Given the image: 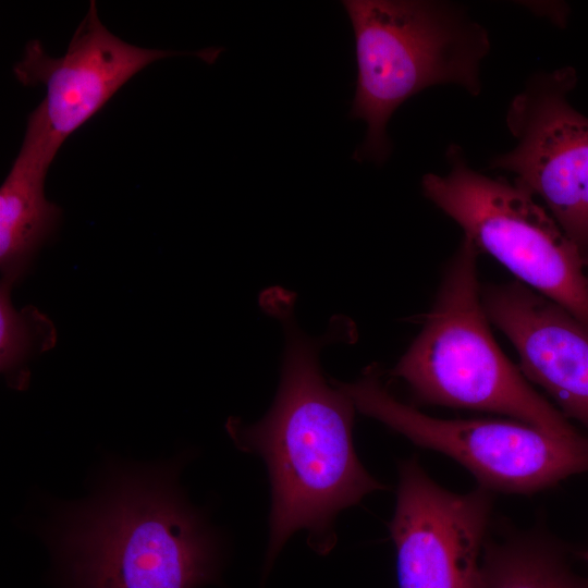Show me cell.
Returning <instances> with one entry per match:
<instances>
[{
	"label": "cell",
	"instance_id": "8fae6325",
	"mask_svg": "<svg viewBox=\"0 0 588 588\" xmlns=\"http://www.w3.org/2000/svg\"><path fill=\"white\" fill-rule=\"evenodd\" d=\"M59 147L41 102L29 115L22 148L0 188V266L13 285L54 232L61 211L46 199L44 182Z\"/></svg>",
	"mask_w": 588,
	"mask_h": 588
},
{
	"label": "cell",
	"instance_id": "52a82bcc",
	"mask_svg": "<svg viewBox=\"0 0 588 588\" xmlns=\"http://www.w3.org/2000/svg\"><path fill=\"white\" fill-rule=\"evenodd\" d=\"M572 66L532 75L511 101L506 126L516 145L490 161L539 196L565 234L588 255V118L568 101Z\"/></svg>",
	"mask_w": 588,
	"mask_h": 588
},
{
	"label": "cell",
	"instance_id": "277c9868",
	"mask_svg": "<svg viewBox=\"0 0 588 588\" xmlns=\"http://www.w3.org/2000/svg\"><path fill=\"white\" fill-rule=\"evenodd\" d=\"M355 36L357 83L350 117L367 123L357 161L384 162L393 112L427 87L454 84L481 90L480 68L490 50L486 28L461 4L425 0L342 2Z\"/></svg>",
	"mask_w": 588,
	"mask_h": 588
},
{
	"label": "cell",
	"instance_id": "9a60e30c",
	"mask_svg": "<svg viewBox=\"0 0 588 588\" xmlns=\"http://www.w3.org/2000/svg\"><path fill=\"white\" fill-rule=\"evenodd\" d=\"M584 560L588 563V550L584 553Z\"/></svg>",
	"mask_w": 588,
	"mask_h": 588
},
{
	"label": "cell",
	"instance_id": "30bf717a",
	"mask_svg": "<svg viewBox=\"0 0 588 588\" xmlns=\"http://www.w3.org/2000/svg\"><path fill=\"white\" fill-rule=\"evenodd\" d=\"M481 301L526 379L588 428V326L518 280L481 285Z\"/></svg>",
	"mask_w": 588,
	"mask_h": 588
},
{
	"label": "cell",
	"instance_id": "7a4b0ae2",
	"mask_svg": "<svg viewBox=\"0 0 588 588\" xmlns=\"http://www.w3.org/2000/svg\"><path fill=\"white\" fill-rule=\"evenodd\" d=\"M219 542L167 480L125 477L61 540L60 588H203L220 581Z\"/></svg>",
	"mask_w": 588,
	"mask_h": 588
},
{
	"label": "cell",
	"instance_id": "9c48e42d",
	"mask_svg": "<svg viewBox=\"0 0 588 588\" xmlns=\"http://www.w3.org/2000/svg\"><path fill=\"white\" fill-rule=\"evenodd\" d=\"M222 51L197 52L146 49L112 35L100 22L95 1L60 58L48 56L40 41L27 42L23 59L13 72L26 86L44 84L46 108L53 142L62 143L97 111L133 75L148 64L173 56L194 54L212 63Z\"/></svg>",
	"mask_w": 588,
	"mask_h": 588
},
{
	"label": "cell",
	"instance_id": "6da1fadb",
	"mask_svg": "<svg viewBox=\"0 0 588 588\" xmlns=\"http://www.w3.org/2000/svg\"><path fill=\"white\" fill-rule=\"evenodd\" d=\"M262 308L277 317L285 331L281 381L273 404L257 422L230 417L225 430L243 452L259 455L271 486L269 540L264 576L279 552L297 531L319 554L336 543L338 514L369 493L385 487L360 463L353 443L355 405L335 381L324 380L320 348L344 336L346 323L320 339L301 331L290 292L273 287L261 294Z\"/></svg>",
	"mask_w": 588,
	"mask_h": 588
},
{
	"label": "cell",
	"instance_id": "3957f363",
	"mask_svg": "<svg viewBox=\"0 0 588 588\" xmlns=\"http://www.w3.org/2000/svg\"><path fill=\"white\" fill-rule=\"evenodd\" d=\"M463 236L424 327L392 370L415 402L506 415L546 433H580L501 351L481 301L478 255Z\"/></svg>",
	"mask_w": 588,
	"mask_h": 588
},
{
	"label": "cell",
	"instance_id": "5b68a950",
	"mask_svg": "<svg viewBox=\"0 0 588 588\" xmlns=\"http://www.w3.org/2000/svg\"><path fill=\"white\" fill-rule=\"evenodd\" d=\"M450 171L427 173L424 196L454 220L479 253L588 326V274L577 245L519 182L469 167L460 146L446 150Z\"/></svg>",
	"mask_w": 588,
	"mask_h": 588
},
{
	"label": "cell",
	"instance_id": "ba28073f",
	"mask_svg": "<svg viewBox=\"0 0 588 588\" xmlns=\"http://www.w3.org/2000/svg\"><path fill=\"white\" fill-rule=\"evenodd\" d=\"M492 504L483 487L455 493L432 480L416 456L401 462L389 523L399 588H487L482 552Z\"/></svg>",
	"mask_w": 588,
	"mask_h": 588
},
{
	"label": "cell",
	"instance_id": "8992f818",
	"mask_svg": "<svg viewBox=\"0 0 588 588\" xmlns=\"http://www.w3.org/2000/svg\"><path fill=\"white\" fill-rule=\"evenodd\" d=\"M335 383L356 409L464 466L489 491L531 494L588 470V439L562 438L517 420L440 419L397 400L377 365L355 382Z\"/></svg>",
	"mask_w": 588,
	"mask_h": 588
},
{
	"label": "cell",
	"instance_id": "4fadbf2b",
	"mask_svg": "<svg viewBox=\"0 0 588 588\" xmlns=\"http://www.w3.org/2000/svg\"><path fill=\"white\" fill-rule=\"evenodd\" d=\"M12 283L0 289V367L9 384L24 389L29 381L30 358L52 348L57 332L51 320L33 306L17 310L11 302Z\"/></svg>",
	"mask_w": 588,
	"mask_h": 588
},
{
	"label": "cell",
	"instance_id": "5bb4252c",
	"mask_svg": "<svg viewBox=\"0 0 588 588\" xmlns=\"http://www.w3.org/2000/svg\"><path fill=\"white\" fill-rule=\"evenodd\" d=\"M585 267L588 269V255L584 257Z\"/></svg>",
	"mask_w": 588,
	"mask_h": 588
},
{
	"label": "cell",
	"instance_id": "7c38bea8",
	"mask_svg": "<svg viewBox=\"0 0 588 588\" xmlns=\"http://www.w3.org/2000/svg\"><path fill=\"white\" fill-rule=\"evenodd\" d=\"M482 566L487 588H588L573 574L558 547L539 532L488 536Z\"/></svg>",
	"mask_w": 588,
	"mask_h": 588
}]
</instances>
